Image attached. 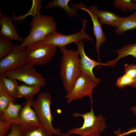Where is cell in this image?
Here are the masks:
<instances>
[{"instance_id":"cell-23","label":"cell","mask_w":136,"mask_h":136,"mask_svg":"<svg viewBox=\"0 0 136 136\" xmlns=\"http://www.w3.org/2000/svg\"><path fill=\"white\" fill-rule=\"evenodd\" d=\"M14 45L12 40L0 36V60L6 57L11 52Z\"/></svg>"},{"instance_id":"cell-3","label":"cell","mask_w":136,"mask_h":136,"mask_svg":"<svg viewBox=\"0 0 136 136\" xmlns=\"http://www.w3.org/2000/svg\"><path fill=\"white\" fill-rule=\"evenodd\" d=\"M90 112L84 114L75 113L72 115L75 118L81 117L84 119L82 125L79 128H74L69 130L67 133L69 135L73 134L84 136L93 133L100 134L107 127L106 119L101 114L96 116L94 113L92 104H91Z\"/></svg>"},{"instance_id":"cell-12","label":"cell","mask_w":136,"mask_h":136,"mask_svg":"<svg viewBox=\"0 0 136 136\" xmlns=\"http://www.w3.org/2000/svg\"><path fill=\"white\" fill-rule=\"evenodd\" d=\"M76 45L80 56V69L81 72L88 76L97 84L101 81V79L95 77L93 72V69L98 65H103V63L91 59L86 55L84 49V42L83 40L75 43Z\"/></svg>"},{"instance_id":"cell-33","label":"cell","mask_w":136,"mask_h":136,"mask_svg":"<svg viewBox=\"0 0 136 136\" xmlns=\"http://www.w3.org/2000/svg\"><path fill=\"white\" fill-rule=\"evenodd\" d=\"M69 135H68V134L67 133H63L61 136H69Z\"/></svg>"},{"instance_id":"cell-17","label":"cell","mask_w":136,"mask_h":136,"mask_svg":"<svg viewBox=\"0 0 136 136\" xmlns=\"http://www.w3.org/2000/svg\"><path fill=\"white\" fill-rule=\"evenodd\" d=\"M98 16L101 24L111 26L116 28L119 25L121 17L115 13L107 10H98Z\"/></svg>"},{"instance_id":"cell-14","label":"cell","mask_w":136,"mask_h":136,"mask_svg":"<svg viewBox=\"0 0 136 136\" xmlns=\"http://www.w3.org/2000/svg\"><path fill=\"white\" fill-rule=\"evenodd\" d=\"M22 107L21 104H15L13 102H11L0 115V121L19 124V112Z\"/></svg>"},{"instance_id":"cell-20","label":"cell","mask_w":136,"mask_h":136,"mask_svg":"<svg viewBox=\"0 0 136 136\" xmlns=\"http://www.w3.org/2000/svg\"><path fill=\"white\" fill-rule=\"evenodd\" d=\"M0 81L2 83L8 93L15 100L17 97V87L18 86L16 80L10 77H7L4 75L0 76Z\"/></svg>"},{"instance_id":"cell-8","label":"cell","mask_w":136,"mask_h":136,"mask_svg":"<svg viewBox=\"0 0 136 136\" xmlns=\"http://www.w3.org/2000/svg\"><path fill=\"white\" fill-rule=\"evenodd\" d=\"M97 84L87 75L81 72L71 91L65 96L67 99V103L82 99L87 96L90 99L91 104H92L93 92Z\"/></svg>"},{"instance_id":"cell-7","label":"cell","mask_w":136,"mask_h":136,"mask_svg":"<svg viewBox=\"0 0 136 136\" xmlns=\"http://www.w3.org/2000/svg\"><path fill=\"white\" fill-rule=\"evenodd\" d=\"M33 66L27 63L16 69L6 72L3 75L7 77L22 82L28 85L45 86L46 80L37 72Z\"/></svg>"},{"instance_id":"cell-15","label":"cell","mask_w":136,"mask_h":136,"mask_svg":"<svg viewBox=\"0 0 136 136\" xmlns=\"http://www.w3.org/2000/svg\"><path fill=\"white\" fill-rule=\"evenodd\" d=\"M113 51L118 53V57L114 60H110L106 63H104V66H115L117 62L120 59L129 55H131L136 58V43L125 45L120 49Z\"/></svg>"},{"instance_id":"cell-5","label":"cell","mask_w":136,"mask_h":136,"mask_svg":"<svg viewBox=\"0 0 136 136\" xmlns=\"http://www.w3.org/2000/svg\"><path fill=\"white\" fill-rule=\"evenodd\" d=\"M26 47L25 55L28 63L33 66L48 64L54 57L57 51L56 47L42 41L35 42Z\"/></svg>"},{"instance_id":"cell-21","label":"cell","mask_w":136,"mask_h":136,"mask_svg":"<svg viewBox=\"0 0 136 136\" xmlns=\"http://www.w3.org/2000/svg\"><path fill=\"white\" fill-rule=\"evenodd\" d=\"M22 136H52V133L41 123L22 131Z\"/></svg>"},{"instance_id":"cell-4","label":"cell","mask_w":136,"mask_h":136,"mask_svg":"<svg viewBox=\"0 0 136 136\" xmlns=\"http://www.w3.org/2000/svg\"><path fill=\"white\" fill-rule=\"evenodd\" d=\"M52 100L50 93L42 92L38 95L36 99L32 103V107L41 123L52 134L57 136H61L63 133L60 128H54L52 124L53 120L50 109Z\"/></svg>"},{"instance_id":"cell-34","label":"cell","mask_w":136,"mask_h":136,"mask_svg":"<svg viewBox=\"0 0 136 136\" xmlns=\"http://www.w3.org/2000/svg\"><path fill=\"white\" fill-rule=\"evenodd\" d=\"M132 1L133 3L135 4L136 5V0H132Z\"/></svg>"},{"instance_id":"cell-1","label":"cell","mask_w":136,"mask_h":136,"mask_svg":"<svg viewBox=\"0 0 136 136\" xmlns=\"http://www.w3.org/2000/svg\"><path fill=\"white\" fill-rule=\"evenodd\" d=\"M59 48L62 53L60 63V75L64 89L68 93L72 89L81 74L80 59L77 50L67 49L65 47Z\"/></svg>"},{"instance_id":"cell-18","label":"cell","mask_w":136,"mask_h":136,"mask_svg":"<svg viewBox=\"0 0 136 136\" xmlns=\"http://www.w3.org/2000/svg\"><path fill=\"white\" fill-rule=\"evenodd\" d=\"M70 0H52L45 7V9H49L58 7L64 9L67 16L69 18L76 15L79 17L80 16L77 14V11L73 8L70 7L68 5Z\"/></svg>"},{"instance_id":"cell-2","label":"cell","mask_w":136,"mask_h":136,"mask_svg":"<svg viewBox=\"0 0 136 136\" xmlns=\"http://www.w3.org/2000/svg\"><path fill=\"white\" fill-rule=\"evenodd\" d=\"M30 30L20 46L25 48L35 42L43 41L50 33L56 31V22L51 16L39 14L34 16L30 24Z\"/></svg>"},{"instance_id":"cell-16","label":"cell","mask_w":136,"mask_h":136,"mask_svg":"<svg viewBox=\"0 0 136 136\" xmlns=\"http://www.w3.org/2000/svg\"><path fill=\"white\" fill-rule=\"evenodd\" d=\"M136 28V11L126 17H122L115 32L117 34H123L126 31Z\"/></svg>"},{"instance_id":"cell-10","label":"cell","mask_w":136,"mask_h":136,"mask_svg":"<svg viewBox=\"0 0 136 136\" xmlns=\"http://www.w3.org/2000/svg\"><path fill=\"white\" fill-rule=\"evenodd\" d=\"M25 48L14 45L11 52L0 60V76L8 71L16 69L28 63Z\"/></svg>"},{"instance_id":"cell-32","label":"cell","mask_w":136,"mask_h":136,"mask_svg":"<svg viewBox=\"0 0 136 136\" xmlns=\"http://www.w3.org/2000/svg\"><path fill=\"white\" fill-rule=\"evenodd\" d=\"M133 87H136V79L134 82L130 86Z\"/></svg>"},{"instance_id":"cell-30","label":"cell","mask_w":136,"mask_h":136,"mask_svg":"<svg viewBox=\"0 0 136 136\" xmlns=\"http://www.w3.org/2000/svg\"><path fill=\"white\" fill-rule=\"evenodd\" d=\"M130 110L132 112L134 115H136V105L131 107Z\"/></svg>"},{"instance_id":"cell-9","label":"cell","mask_w":136,"mask_h":136,"mask_svg":"<svg viewBox=\"0 0 136 136\" xmlns=\"http://www.w3.org/2000/svg\"><path fill=\"white\" fill-rule=\"evenodd\" d=\"M72 8L77 11L82 10L87 12L91 17L93 24V33L96 40L95 48L97 52L98 61L101 62L100 59L99 48L100 45L105 43L106 40L105 34L102 27V24L98 16V9L96 6L91 5L87 8L82 1L80 3H75L74 4H71Z\"/></svg>"},{"instance_id":"cell-11","label":"cell","mask_w":136,"mask_h":136,"mask_svg":"<svg viewBox=\"0 0 136 136\" xmlns=\"http://www.w3.org/2000/svg\"><path fill=\"white\" fill-rule=\"evenodd\" d=\"M34 101L33 96L26 98L20 111L19 125L22 131L41 124L34 110L31 108Z\"/></svg>"},{"instance_id":"cell-13","label":"cell","mask_w":136,"mask_h":136,"mask_svg":"<svg viewBox=\"0 0 136 136\" xmlns=\"http://www.w3.org/2000/svg\"><path fill=\"white\" fill-rule=\"evenodd\" d=\"M0 19L1 36L12 41L22 42L23 41L24 38L19 36L9 16L6 14H3L1 11Z\"/></svg>"},{"instance_id":"cell-22","label":"cell","mask_w":136,"mask_h":136,"mask_svg":"<svg viewBox=\"0 0 136 136\" xmlns=\"http://www.w3.org/2000/svg\"><path fill=\"white\" fill-rule=\"evenodd\" d=\"M15 99L6 90L2 82L0 81V115L12 102L15 103Z\"/></svg>"},{"instance_id":"cell-24","label":"cell","mask_w":136,"mask_h":136,"mask_svg":"<svg viewBox=\"0 0 136 136\" xmlns=\"http://www.w3.org/2000/svg\"><path fill=\"white\" fill-rule=\"evenodd\" d=\"M114 2V7L122 11H136V5L132 0H115Z\"/></svg>"},{"instance_id":"cell-27","label":"cell","mask_w":136,"mask_h":136,"mask_svg":"<svg viewBox=\"0 0 136 136\" xmlns=\"http://www.w3.org/2000/svg\"><path fill=\"white\" fill-rule=\"evenodd\" d=\"M10 129V133L7 136H22V132L19 124L12 123Z\"/></svg>"},{"instance_id":"cell-6","label":"cell","mask_w":136,"mask_h":136,"mask_svg":"<svg viewBox=\"0 0 136 136\" xmlns=\"http://www.w3.org/2000/svg\"><path fill=\"white\" fill-rule=\"evenodd\" d=\"M82 22V26L79 32L71 35H65L60 31L56 30L48 34L42 41L44 43L59 47H65L72 43H75L79 41L86 40L91 42L93 39L85 32L87 21L80 17Z\"/></svg>"},{"instance_id":"cell-26","label":"cell","mask_w":136,"mask_h":136,"mask_svg":"<svg viewBox=\"0 0 136 136\" xmlns=\"http://www.w3.org/2000/svg\"><path fill=\"white\" fill-rule=\"evenodd\" d=\"M124 72L125 74L129 76L135 80L136 79V65L133 64L130 65L125 64Z\"/></svg>"},{"instance_id":"cell-25","label":"cell","mask_w":136,"mask_h":136,"mask_svg":"<svg viewBox=\"0 0 136 136\" xmlns=\"http://www.w3.org/2000/svg\"><path fill=\"white\" fill-rule=\"evenodd\" d=\"M134 81L133 79L124 74L117 79L115 85L119 88L121 89L126 86H130Z\"/></svg>"},{"instance_id":"cell-28","label":"cell","mask_w":136,"mask_h":136,"mask_svg":"<svg viewBox=\"0 0 136 136\" xmlns=\"http://www.w3.org/2000/svg\"><path fill=\"white\" fill-rule=\"evenodd\" d=\"M12 123L11 122H5L0 121V136H5L11 129Z\"/></svg>"},{"instance_id":"cell-19","label":"cell","mask_w":136,"mask_h":136,"mask_svg":"<svg viewBox=\"0 0 136 136\" xmlns=\"http://www.w3.org/2000/svg\"><path fill=\"white\" fill-rule=\"evenodd\" d=\"M41 86L40 85L29 86L26 84L18 85L17 87V97H24L26 98L33 96L40 91Z\"/></svg>"},{"instance_id":"cell-31","label":"cell","mask_w":136,"mask_h":136,"mask_svg":"<svg viewBox=\"0 0 136 136\" xmlns=\"http://www.w3.org/2000/svg\"><path fill=\"white\" fill-rule=\"evenodd\" d=\"M84 136H101V135L100 134L96 133L90 134Z\"/></svg>"},{"instance_id":"cell-29","label":"cell","mask_w":136,"mask_h":136,"mask_svg":"<svg viewBox=\"0 0 136 136\" xmlns=\"http://www.w3.org/2000/svg\"><path fill=\"white\" fill-rule=\"evenodd\" d=\"M134 132H136V127H132L129 129L127 131L119 134L117 136H124Z\"/></svg>"}]
</instances>
